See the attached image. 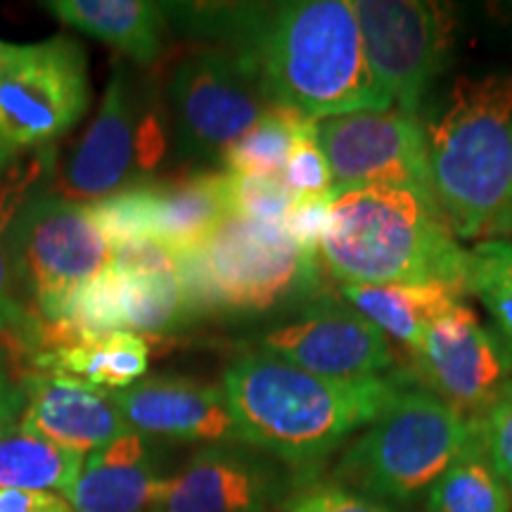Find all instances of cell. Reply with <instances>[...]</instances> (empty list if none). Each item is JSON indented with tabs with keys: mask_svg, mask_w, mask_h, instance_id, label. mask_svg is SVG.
<instances>
[{
	"mask_svg": "<svg viewBox=\"0 0 512 512\" xmlns=\"http://www.w3.org/2000/svg\"><path fill=\"white\" fill-rule=\"evenodd\" d=\"M413 358V382L477 422L512 382V347L465 302L427 328Z\"/></svg>",
	"mask_w": 512,
	"mask_h": 512,
	"instance_id": "7c38bea8",
	"label": "cell"
},
{
	"mask_svg": "<svg viewBox=\"0 0 512 512\" xmlns=\"http://www.w3.org/2000/svg\"><path fill=\"white\" fill-rule=\"evenodd\" d=\"M5 53H8V43L0 41V64H3V60H5Z\"/></svg>",
	"mask_w": 512,
	"mask_h": 512,
	"instance_id": "74e56055",
	"label": "cell"
},
{
	"mask_svg": "<svg viewBox=\"0 0 512 512\" xmlns=\"http://www.w3.org/2000/svg\"><path fill=\"white\" fill-rule=\"evenodd\" d=\"M427 512H512V494L479 441L427 491Z\"/></svg>",
	"mask_w": 512,
	"mask_h": 512,
	"instance_id": "484cf974",
	"label": "cell"
},
{
	"mask_svg": "<svg viewBox=\"0 0 512 512\" xmlns=\"http://www.w3.org/2000/svg\"><path fill=\"white\" fill-rule=\"evenodd\" d=\"M166 479L147 437L131 432L88 453L64 498L74 512H152Z\"/></svg>",
	"mask_w": 512,
	"mask_h": 512,
	"instance_id": "ac0fdd59",
	"label": "cell"
},
{
	"mask_svg": "<svg viewBox=\"0 0 512 512\" xmlns=\"http://www.w3.org/2000/svg\"><path fill=\"white\" fill-rule=\"evenodd\" d=\"M152 512H157V510H152Z\"/></svg>",
	"mask_w": 512,
	"mask_h": 512,
	"instance_id": "f35d334b",
	"label": "cell"
},
{
	"mask_svg": "<svg viewBox=\"0 0 512 512\" xmlns=\"http://www.w3.org/2000/svg\"><path fill=\"white\" fill-rule=\"evenodd\" d=\"M114 268V266H112ZM119 311L124 332L169 335L192 323L181 278L176 271H117Z\"/></svg>",
	"mask_w": 512,
	"mask_h": 512,
	"instance_id": "cb8c5ba5",
	"label": "cell"
},
{
	"mask_svg": "<svg viewBox=\"0 0 512 512\" xmlns=\"http://www.w3.org/2000/svg\"><path fill=\"white\" fill-rule=\"evenodd\" d=\"M285 472L252 446L211 444L166 479L157 512H271L283 505Z\"/></svg>",
	"mask_w": 512,
	"mask_h": 512,
	"instance_id": "9a60e30c",
	"label": "cell"
},
{
	"mask_svg": "<svg viewBox=\"0 0 512 512\" xmlns=\"http://www.w3.org/2000/svg\"><path fill=\"white\" fill-rule=\"evenodd\" d=\"M150 240L174 252L197 247L228 219L223 171H192L166 183H147Z\"/></svg>",
	"mask_w": 512,
	"mask_h": 512,
	"instance_id": "44dd1931",
	"label": "cell"
},
{
	"mask_svg": "<svg viewBox=\"0 0 512 512\" xmlns=\"http://www.w3.org/2000/svg\"><path fill=\"white\" fill-rule=\"evenodd\" d=\"M55 152L48 147L22 152L0 169V337L10 349L22 354H34L41 320L31 316L17 292L15 273H12L8 233L19 209L31 195L46 188L53 176Z\"/></svg>",
	"mask_w": 512,
	"mask_h": 512,
	"instance_id": "ffe728a7",
	"label": "cell"
},
{
	"mask_svg": "<svg viewBox=\"0 0 512 512\" xmlns=\"http://www.w3.org/2000/svg\"><path fill=\"white\" fill-rule=\"evenodd\" d=\"M112 266L117 271H176L178 256L159 240H126L112 245Z\"/></svg>",
	"mask_w": 512,
	"mask_h": 512,
	"instance_id": "836d02e7",
	"label": "cell"
},
{
	"mask_svg": "<svg viewBox=\"0 0 512 512\" xmlns=\"http://www.w3.org/2000/svg\"><path fill=\"white\" fill-rule=\"evenodd\" d=\"M316 138L335 181L332 192L403 185L437 200L420 117L396 107L344 114L316 121Z\"/></svg>",
	"mask_w": 512,
	"mask_h": 512,
	"instance_id": "4fadbf2b",
	"label": "cell"
},
{
	"mask_svg": "<svg viewBox=\"0 0 512 512\" xmlns=\"http://www.w3.org/2000/svg\"><path fill=\"white\" fill-rule=\"evenodd\" d=\"M219 311L261 313L320 283L318 259L299 249L285 223L228 216L200 245Z\"/></svg>",
	"mask_w": 512,
	"mask_h": 512,
	"instance_id": "30bf717a",
	"label": "cell"
},
{
	"mask_svg": "<svg viewBox=\"0 0 512 512\" xmlns=\"http://www.w3.org/2000/svg\"><path fill=\"white\" fill-rule=\"evenodd\" d=\"M15 157H17V155H10L8 150H3V147H0V169H3L5 164H10Z\"/></svg>",
	"mask_w": 512,
	"mask_h": 512,
	"instance_id": "8d00e7d4",
	"label": "cell"
},
{
	"mask_svg": "<svg viewBox=\"0 0 512 512\" xmlns=\"http://www.w3.org/2000/svg\"><path fill=\"white\" fill-rule=\"evenodd\" d=\"M330 200L328 197H311V200H299L294 209L283 221L287 233L297 242L299 249L311 259L320 261V242L325 238L330 221Z\"/></svg>",
	"mask_w": 512,
	"mask_h": 512,
	"instance_id": "d6a6232c",
	"label": "cell"
},
{
	"mask_svg": "<svg viewBox=\"0 0 512 512\" xmlns=\"http://www.w3.org/2000/svg\"><path fill=\"white\" fill-rule=\"evenodd\" d=\"M470 294L512 347V242L489 240L470 249Z\"/></svg>",
	"mask_w": 512,
	"mask_h": 512,
	"instance_id": "83f0119b",
	"label": "cell"
},
{
	"mask_svg": "<svg viewBox=\"0 0 512 512\" xmlns=\"http://www.w3.org/2000/svg\"><path fill=\"white\" fill-rule=\"evenodd\" d=\"M64 27L117 50L124 60L150 67L164 50L169 12L150 0H50L43 3Z\"/></svg>",
	"mask_w": 512,
	"mask_h": 512,
	"instance_id": "d6986e66",
	"label": "cell"
},
{
	"mask_svg": "<svg viewBox=\"0 0 512 512\" xmlns=\"http://www.w3.org/2000/svg\"><path fill=\"white\" fill-rule=\"evenodd\" d=\"M0 512H74L55 491H0Z\"/></svg>",
	"mask_w": 512,
	"mask_h": 512,
	"instance_id": "d590c367",
	"label": "cell"
},
{
	"mask_svg": "<svg viewBox=\"0 0 512 512\" xmlns=\"http://www.w3.org/2000/svg\"><path fill=\"white\" fill-rule=\"evenodd\" d=\"M420 121L434 195L453 235H512V72L460 76Z\"/></svg>",
	"mask_w": 512,
	"mask_h": 512,
	"instance_id": "3957f363",
	"label": "cell"
},
{
	"mask_svg": "<svg viewBox=\"0 0 512 512\" xmlns=\"http://www.w3.org/2000/svg\"><path fill=\"white\" fill-rule=\"evenodd\" d=\"M320 264L339 285H444L470 297V252L437 200L403 185L332 192Z\"/></svg>",
	"mask_w": 512,
	"mask_h": 512,
	"instance_id": "277c9868",
	"label": "cell"
},
{
	"mask_svg": "<svg viewBox=\"0 0 512 512\" xmlns=\"http://www.w3.org/2000/svg\"><path fill=\"white\" fill-rule=\"evenodd\" d=\"M29 358L31 373L69 377L98 389H126L145 377L150 347L133 332H114L91 342L43 349Z\"/></svg>",
	"mask_w": 512,
	"mask_h": 512,
	"instance_id": "603a6c76",
	"label": "cell"
},
{
	"mask_svg": "<svg viewBox=\"0 0 512 512\" xmlns=\"http://www.w3.org/2000/svg\"><path fill=\"white\" fill-rule=\"evenodd\" d=\"M283 512H401L396 505L375 501L356 491L330 484H313L283 503Z\"/></svg>",
	"mask_w": 512,
	"mask_h": 512,
	"instance_id": "1f68e13d",
	"label": "cell"
},
{
	"mask_svg": "<svg viewBox=\"0 0 512 512\" xmlns=\"http://www.w3.org/2000/svg\"><path fill=\"white\" fill-rule=\"evenodd\" d=\"M477 444V422L406 380L335 467V484L399 505L427 496L434 482Z\"/></svg>",
	"mask_w": 512,
	"mask_h": 512,
	"instance_id": "5b68a950",
	"label": "cell"
},
{
	"mask_svg": "<svg viewBox=\"0 0 512 512\" xmlns=\"http://www.w3.org/2000/svg\"><path fill=\"white\" fill-rule=\"evenodd\" d=\"M406 380L408 370L335 380L252 349L230 363L221 387L240 444L285 465L316 467L366 430Z\"/></svg>",
	"mask_w": 512,
	"mask_h": 512,
	"instance_id": "7a4b0ae2",
	"label": "cell"
},
{
	"mask_svg": "<svg viewBox=\"0 0 512 512\" xmlns=\"http://www.w3.org/2000/svg\"><path fill=\"white\" fill-rule=\"evenodd\" d=\"M309 124L313 121L302 114L285 110V107H273L245 138H240L223 155V171L283 178L294 140Z\"/></svg>",
	"mask_w": 512,
	"mask_h": 512,
	"instance_id": "4316f807",
	"label": "cell"
},
{
	"mask_svg": "<svg viewBox=\"0 0 512 512\" xmlns=\"http://www.w3.org/2000/svg\"><path fill=\"white\" fill-rule=\"evenodd\" d=\"M24 406H27V392H24L22 373H17L10 351L0 344V434L17 430Z\"/></svg>",
	"mask_w": 512,
	"mask_h": 512,
	"instance_id": "e575fe53",
	"label": "cell"
},
{
	"mask_svg": "<svg viewBox=\"0 0 512 512\" xmlns=\"http://www.w3.org/2000/svg\"><path fill=\"white\" fill-rule=\"evenodd\" d=\"M169 114L150 83L126 62H114L105 95L91 126L62 164L53 192L67 200H105L133 185L150 183L169 155Z\"/></svg>",
	"mask_w": 512,
	"mask_h": 512,
	"instance_id": "8992f818",
	"label": "cell"
},
{
	"mask_svg": "<svg viewBox=\"0 0 512 512\" xmlns=\"http://www.w3.org/2000/svg\"><path fill=\"white\" fill-rule=\"evenodd\" d=\"M477 441L512 494V382L477 420Z\"/></svg>",
	"mask_w": 512,
	"mask_h": 512,
	"instance_id": "4dcf8cb0",
	"label": "cell"
},
{
	"mask_svg": "<svg viewBox=\"0 0 512 512\" xmlns=\"http://www.w3.org/2000/svg\"><path fill=\"white\" fill-rule=\"evenodd\" d=\"M377 83L403 114L420 117L453 50V12L425 0H351Z\"/></svg>",
	"mask_w": 512,
	"mask_h": 512,
	"instance_id": "8fae6325",
	"label": "cell"
},
{
	"mask_svg": "<svg viewBox=\"0 0 512 512\" xmlns=\"http://www.w3.org/2000/svg\"><path fill=\"white\" fill-rule=\"evenodd\" d=\"M105 392L131 432L143 437L202 444L238 441V430L221 384L159 373L145 375L126 389Z\"/></svg>",
	"mask_w": 512,
	"mask_h": 512,
	"instance_id": "2e32d148",
	"label": "cell"
},
{
	"mask_svg": "<svg viewBox=\"0 0 512 512\" xmlns=\"http://www.w3.org/2000/svg\"><path fill=\"white\" fill-rule=\"evenodd\" d=\"M339 294L408 354L418 351L434 320L465 299L444 285H339Z\"/></svg>",
	"mask_w": 512,
	"mask_h": 512,
	"instance_id": "7402d4cb",
	"label": "cell"
},
{
	"mask_svg": "<svg viewBox=\"0 0 512 512\" xmlns=\"http://www.w3.org/2000/svg\"><path fill=\"white\" fill-rule=\"evenodd\" d=\"M8 249L19 299L46 325L60 323L76 292L112 264V245L88 204L46 188L19 209Z\"/></svg>",
	"mask_w": 512,
	"mask_h": 512,
	"instance_id": "52a82bcc",
	"label": "cell"
},
{
	"mask_svg": "<svg viewBox=\"0 0 512 512\" xmlns=\"http://www.w3.org/2000/svg\"><path fill=\"white\" fill-rule=\"evenodd\" d=\"M166 95L176 155L183 162L221 164L230 147L273 110L254 64L226 48L183 57Z\"/></svg>",
	"mask_w": 512,
	"mask_h": 512,
	"instance_id": "ba28073f",
	"label": "cell"
},
{
	"mask_svg": "<svg viewBox=\"0 0 512 512\" xmlns=\"http://www.w3.org/2000/svg\"><path fill=\"white\" fill-rule=\"evenodd\" d=\"M176 17L252 62L273 107L311 121L394 107L370 69L351 0L181 5Z\"/></svg>",
	"mask_w": 512,
	"mask_h": 512,
	"instance_id": "6da1fadb",
	"label": "cell"
},
{
	"mask_svg": "<svg viewBox=\"0 0 512 512\" xmlns=\"http://www.w3.org/2000/svg\"><path fill=\"white\" fill-rule=\"evenodd\" d=\"M22 384L27 392V406L19 418L22 432L79 456L131 434L105 389L43 373H22Z\"/></svg>",
	"mask_w": 512,
	"mask_h": 512,
	"instance_id": "e0dca14e",
	"label": "cell"
},
{
	"mask_svg": "<svg viewBox=\"0 0 512 512\" xmlns=\"http://www.w3.org/2000/svg\"><path fill=\"white\" fill-rule=\"evenodd\" d=\"M223 171V169H221ZM228 214L247 221L283 223L299 202L283 178L223 171Z\"/></svg>",
	"mask_w": 512,
	"mask_h": 512,
	"instance_id": "f1b7e54d",
	"label": "cell"
},
{
	"mask_svg": "<svg viewBox=\"0 0 512 512\" xmlns=\"http://www.w3.org/2000/svg\"><path fill=\"white\" fill-rule=\"evenodd\" d=\"M283 181L299 200L328 197L335 190L328 159H325L316 138V121L306 126L294 140L290 159H287L283 171Z\"/></svg>",
	"mask_w": 512,
	"mask_h": 512,
	"instance_id": "f546056e",
	"label": "cell"
},
{
	"mask_svg": "<svg viewBox=\"0 0 512 512\" xmlns=\"http://www.w3.org/2000/svg\"><path fill=\"white\" fill-rule=\"evenodd\" d=\"M91 102L86 50L60 34L8 46L0 64V147L41 150L79 124Z\"/></svg>",
	"mask_w": 512,
	"mask_h": 512,
	"instance_id": "9c48e42d",
	"label": "cell"
},
{
	"mask_svg": "<svg viewBox=\"0 0 512 512\" xmlns=\"http://www.w3.org/2000/svg\"><path fill=\"white\" fill-rule=\"evenodd\" d=\"M256 349L313 375L354 380L387 375L392 339L349 304L323 299L256 337Z\"/></svg>",
	"mask_w": 512,
	"mask_h": 512,
	"instance_id": "5bb4252c",
	"label": "cell"
},
{
	"mask_svg": "<svg viewBox=\"0 0 512 512\" xmlns=\"http://www.w3.org/2000/svg\"><path fill=\"white\" fill-rule=\"evenodd\" d=\"M83 458L17 427L0 434V491H55L64 496L79 477Z\"/></svg>",
	"mask_w": 512,
	"mask_h": 512,
	"instance_id": "d4e9b609",
	"label": "cell"
}]
</instances>
